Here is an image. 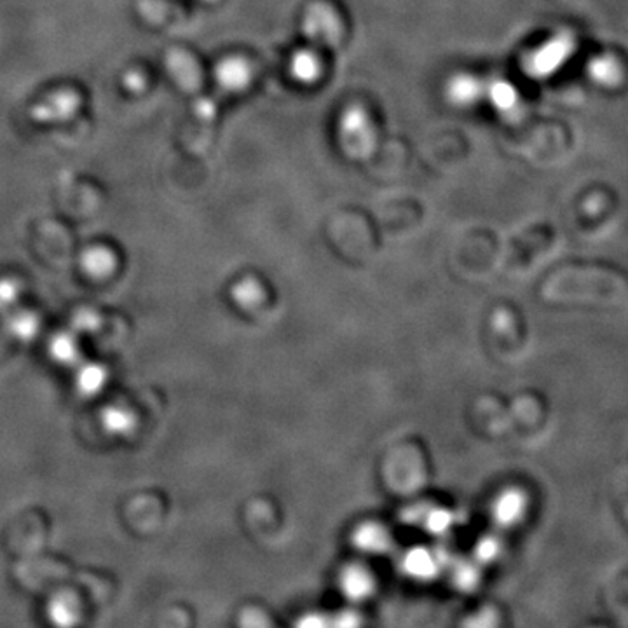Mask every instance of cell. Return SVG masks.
<instances>
[{"mask_svg": "<svg viewBox=\"0 0 628 628\" xmlns=\"http://www.w3.org/2000/svg\"><path fill=\"white\" fill-rule=\"evenodd\" d=\"M574 51L573 37L569 34L555 35L545 42L531 58L527 70L536 77H548L555 74L571 58Z\"/></svg>", "mask_w": 628, "mask_h": 628, "instance_id": "6da1fadb", "label": "cell"}, {"mask_svg": "<svg viewBox=\"0 0 628 628\" xmlns=\"http://www.w3.org/2000/svg\"><path fill=\"white\" fill-rule=\"evenodd\" d=\"M82 98L72 89H62L58 93L48 96L46 100L37 103L32 109V119L37 123H65L74 119L81 109Z\"/></svg>", "mask_w": 628, "mask_h": 628, "instance_id": "7a4b0ae2", "label": "cell"}, {"mask_svg": "<svg viewBox=\"0 0 628 628\" xmlns=\"http://www.w3.org/2000/svg\"><path fill=\"white\" fill-rule=\"evenodd\" d=\"M447 553L431 552L428 548H412L402 560L403 573L417 581H430L440 573Z\"/></svg>", "mask_w": 628, "mask_h": 628, "instance_id": "3957f363", "label": "cell"}, {"mask_svg": "<svg viewBox=\"0 0 628 628\" xmlns=\"http://www.w3.org/2000/svg\"><path fill=\"white\" fill-rule=\"evenodd\" d=\"M81 599L69 590L53 595L48 602V616L55 625H76L81 622Z\"/></svg>", "mask_w": 628, "mask_h": 628, "instance_id": "277c9868", "label": "cell"}, {"mask_svg": "<svg viewBox=\"0 0 628 628\" xmlns=\"http://www.w3.org/2000/svg\"><path fill=\"white\" fill-rule=\"evenodd\" d=\"M100 423L112 437H128L137 428V416L123 403H110L100 412Z\"/></svg>", "mask_w": 628, "mask_h": 628, "instance_id": "5b68a950", "label": "cell"}, {"mask_svg": "<svg viewBox=\"0 0 628 628\" xmlns=\"http://www.w3.org/2000/svg\"><path fill=\"white\" fill-rule=\"evenodd\" d=\"M116 255L105 246H93L82 255V269L91 278H109L116 271Z\"/></svg>", "mask_w": 628, "mask_h": 628, "instance_id": "8992f818", "label": "cell"}, {"mask_svg": "<svg viewBox=\"0 0 628 628\" xmlns=\"http://www.w3.org/2000/svg\"><path fill=\"white\" fill-rule=\"evenodd\" d=\"M341 588L351 601H363L374 592V580L367 569L351 566L342 573Z\"/></svg>", "mask_w": 628, "mask_h": 628, "instance_id": "52a82bcc", "label": "cell"}, {"mask_svg": "<svg viewBox=\"0 0 628 628\" xmlns=\"http://www.w3.org/2000/svg\"><path fill=\"white\" fill-rule=\"evenodd\" d=\"M355 547L365 553H386L391 548V538L384 527L377 524H363L356 529Z\"/></svg>", "mask_w": 628, "mask_h": 628, "instance_id": "ba28073f", "label": "cell"}, {"mask_svg": "<svg viewBox=\"0 0 628 628\" xmlns=\"http://www.w3.org/2000/svg\"><path fill=\"white\" fill-rule=\"evenodd\" d=\"M107 379L109 372L100 363H82L77 370V390L84 396L98 395L107 384Z\"/></svg>", "mask_w": 628, "mask_h": 628, "instance_id": "9c48e42d", "label": "cell"}, {"mask_svg": "<svg viewBox=\"0 0 628 628\" xmlns=\"http://www.w3.org/2000/svg\"><path fill=\"white\" fill-rule=\"evenodd\" d=\"M49 355L60 365H74L81 356V348L76 335L72 332H60L49 341Z\"/></svg>", "mask_w": 628, "mask_h": 628, "instance_id": "30bf717a", "label": "cell"}, {"mask_svg": "<svg viewBox=\"0 0 628 628\" xmlns=\"http://www.w3.org/2000/svg\"><path fill=\"white\" fill-rule=\"evenodd\" d=\"M588 76L599 86H616L622 79V69L611 56H599L588 63Z\"/></svg>", "mask_w": 628, "mask_h": 628, "instance_id": "8fae6325", "label": "cell"}, {"mask_svg": "<svg viewBox=\"0 0 628 628\" xmlns=\"http://www.w3.org/2000/svg\"><path fill=\"white\" fill-rule=\"evenodd\" d=\"M9 330L16 339L30 341V339H34L37 330H39V318L34 313H28V311L14 313L9 318Z\"/></svg>", "mask_w": 628, "mask_h": 628, "instance_id": "7c38bea8", "label": "cell"}, {"mask_svg": "<svg viewBox=\"0 0 628 628\" xmlns=\"http://www.w3.org/2000/svg\"><path fill=\"white\" fill-rule=\"evenodd\" d=\"M454 520H456L454 515L444 510V508H428V512L424 515L421 524L433 536H444V534L451 531V527L454 526Z\"/></svg>", "mask_w": 628, "mask_h": 628, "instance_id": "4fadbf2b", "label": "cell"}, {"mask_svg": "<svg viewBox=\"0 0 628 628\" xmlns=\"http://www.w3.org/2000/svg\"><path fill=\"white\" fill-rule=\"evenodd\" d=\"M248 69L243 62L239 60H227L222 63L219 69V79L226 88L239 89L245 86L248 81Z\"/></svg>", "mask_w": 628, "mask_h": 628, "instance_id": "5bb4252c", "label": "cell"}, {"mask_svg": "<svg viewBox=\"0 0 628 628\" xmlns=\"http://www.w3.org/2000/svg\"><path fill=\"white\" fill-rule=\"evenodd\" d=\"M520 510H522V499L517 492H506L505 496L499 498L496 503V519L501 524H512L519 519Z\"/></svg>", "mask_w": 628, "mask_h": 628, "instance_id": "9a60e30c", "label": "cell"}, {"mask_svg": "<svg viewBox=\"0 0 628 628\" xmlns=\"http://www.w3.org/2000/svg\"><path fill=\"white\" fill-rule=\"evenodd\" d=\"M233 299L241 308H252L262 299V290L253 280L241 281L234 287Z\"/></svg>", "mask_w": 628, "mask_h": 628, "instance_id": "2e32d148", "label": "cell"}, {"mask_svg": "<svg viewBox=\"0 0 628 628\" xmlns=\"http://www.w3.org/2000/svg\"><path fill=\"white\" fill-rule=\"evenodd\" d=\"M478 91L480 88H478L477 81H473L471 77H458L451 84L452 100H456L458 103H470L477 100Z\"/></svg>", "mask_w": 628, "mask_h": 628, "instance_id": "e0dca14e", "label": "cell"}, {"mask_svg": "<svg viewBox=\"0 0 628 628\" xmlns=\"http://www.w3.org/2000/svg\"><path fill=\"white\" fill-rule=\"evenodd\" d=\"M491 100L499 110H510L517 102V91L508 82H494L491 86Z\"/></svg>", "mask_w": 628, "mask_h": 628, "instance_id": "ac0fdd59", "label": "cell"}, {"mask_svg": "<svg viewBox=\"0 0 628 628\" xmlns=\"http://www.w3.org/2000/svg\"><path fill=\"white\" fill-rule=\"evenodd\" d=\"M294 74L302 81H313L318 76V60L309 53H301L294 58Z\"/></svg>", "mask_w": 628, "mask_h": 628, "instance_id": "d6986e66", "label": "cell"}, {"mask_svg": "<svg viewBox=\"0 0 628 628\" xmlns=\"http://www.w3.org/2000/svg\"><path fill=\"white\" fill-rule=\"evenodd\" d=\"M21 287L13 278L0 280V309H11L20 301Z\"/></svg>", "mask_w": 628, "mask_h": 628, "instance_id": "ffe728a7", "label": "cell"}, {"mask_svg": "<svg viewBox=\"0 0 628 628\" xmlns=\"http://www.w3.org/2000/svg\"><path fill=\"white\" fill-rule=\"evenodd\" d=\"M454 581L461 590H470L477 585V569L471 564H458L454 569Z\"/></svg>", "mask_w": 628, "mask_h": 628, "instance_id": "44dd1931", "label": "cell"}, {"mask_svg": "<svg viewBox=\"0 0 628 628\" xmlns=\"http://www.w3.org/2000/svg\"><path fill=\"white\" fill-rule=\"evenodd\" d=\"M428 508L430 506L426 505H414L409 506L405 512H403L402 520L403 522H407V524H419V522H423L424 515L428 512Z\"/></svg>", "mask_w": 628, "mask_h": 628, "instance_id": "7402d4cb", "label": "cell"}, {"mask_svg": "<svg viewBox=\"0 0 628 628\" xmlns=\"http://www.w3.org/2000/svg\"><path fill=\"white\" fill-rule=\"evenodd\" d=\"M496 543L492 540H484L478 543L477 547V555L482 560H489L494 557V553H496Z\"/></svg>", "mask_w": 628, "mask_h": 628, "instance_id": "603a6c76", "label": "cell"}, {"mask_svg": "<svg viewBox=\"0 0 628 628\" xmlns=\"http://www.w3.org/2000/svg\"><path fill=\"white\" fill-rule=\"evenodd\" d=\"M358 623H360V618L355 613H349V611L337 615L334 620V625H339V627H356Z\"/></svg>", "mask_w": 628, "mask_h": 628, "instance_id": "cb8c5ba5", "label": "cell"}, {"mask_svg": "<svg viewBox=\"0 0 628 628\" xmlns=\"http://www.w3.org/2000/svg\"><path fill=\"white\" fill-rule=\"evenodd\" d=\"M302 627H327L328 620L320 615H309L301 622Z\"/></svg>", "mask_w": 628, "mask_h": 628, "instance_id": "d4e9b609", "label": "cell"}]
</instances>
